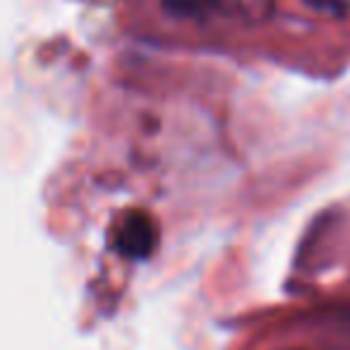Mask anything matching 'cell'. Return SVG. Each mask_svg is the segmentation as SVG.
<instances>
[{
  "label": "cell",
  "mask_w": 350,
  "mask_h": 350,
  "mask_svg": "<svg viewBox=\"0 0 350 350\" xmlns=\"http://www.w3.org/2000/svg\"><path fill=\"white\" fill-rule=\"evenodd\" d=\"M156 247L154 221L146 214H127L116 228V250L130 259H144Z\"/></svg>",
  "instance_id": "obj_1"
},
{
  "label": "cell",
  "mask_w": 350,
  "mask_h": 350,
  "mask_svg": "<svg viewBox=\"0 0 350 350\" xmlns=\"http://www.w3.org/2000/svg\"><path fill=\"white\" fill-rule=\"evenodd\" d=\"M209 5L228 20L257 27L271 20L276 0H209Z\"/></svg>",
  "instance_id": "obj_2"
},
{
  "label": "cell",
  "mask_w": 350,
  "mask_h": 350,
  "mask_svg": "<svg viewBox=\"0 0 350 350\" xmlns=\"http://www.w3.org/2000/svg\"><path fill=\"white\" fill-rule=\"evenodd\" d=\"M163 8L173 17H202L206 12L209 0H161Z\"/></svg>",
  "instance_id": "obj_3"
},
{
  "label": "cell",
  "mask_w": 350,
  "mask_h": 350,
  "mask_svg": "<svg viewBox=\"0 0 350 350\" xmlns=\"http://www.w3.org/2000/svg\"><path fill=\"white\" fill-rule=\"evenodd\" d=\"M312 10L329 17H345L348 15V3L345 0H305Z\"/></svg>",
  "instance_id": "obj_4"
}]
</instances>
